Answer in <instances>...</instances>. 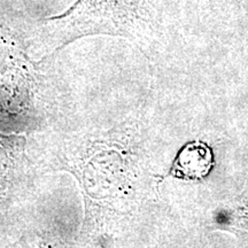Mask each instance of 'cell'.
I'll list each match as a JSON object with an SVG mask.
<instances>
[{"mask_svg": "<svg viewBox=\"0 0 248 248\" xmlns=\"http://www.w3.org/2000/svg\"><path fill=\"white\" fill-rule=\"evenodd\" d=\"M159 21L156 0H76L64 13L40 20L42 28L66 45L89 35L133 37Z\"/></svg>", "mask_w": 248, "mask_h": 248, "instance_id": "obj_1", "label": "cell"}]
</instances>
